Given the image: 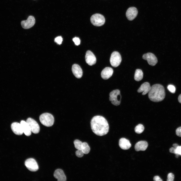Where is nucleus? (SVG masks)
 <instances>
[{"label": "nucleus", "instance_id": "1", "mask_svg": "<svg viewBox=\"0 0 181 181\" xmlns=\"http://www.w3.org/2000/svg\"><path fill=\"white\" fill-rule=\"evenodd\" d=\"M91 129L96 135L102 136L106 134L109 130L108 123L103 117L97 115L94 117L90 122Z\"/></svg>", "mask_w": 181, "mask_h": 181}, {"label": "nucleus", "instance_id": "2", "mask_svg": "<svg viewBox=\"0 0 181 181\" xmlns=\"http://www.w3.org/2000/svg\"><path fill=\"white\" fill-rule=\"evenodd\" d=\"M148 93L149 99L154 102L162 101L165 97L164 88L163 85L160 84H155L152 85Z\"/></svg>", "mask_w": 181, "mask_h": 181}, {"label": "nucleus", "instance_id": "3", "mask_svg": "<svg viewBox=\"0 0 181 181\" xmlns=\"http://www.w3.org/2000/svg\"><path fill=\"white\" fill-rule=\"evenodd\" d=\"M39 119L42 124L47 127L52 126L54 122L53 116L48 113H44L41 114L40 116Z\"/></svg>", "mask_w": 181, "mask_h": 181}, {"label": "nucleus", "instance_id": "4", "mask_svg": "<svg viewBox=\"0 0 181 181\" xmlns=\"http://www.w3.org/2000/svg\"><path fill=\"white\" fill-rule=\"evenodd\" d=\"M92 23L94 25L100 26L105 23V19L104 16L99 14H96L92 16L90 18Z\"/></svg>", "mask_w": 181, "mask_h": 181}, {"label": "nucleus", "instance_id": "5", "mask_svg": "<svg viewBox=\"0 0 181 181\" xmlns=\"http://www.w3.org/2000/svg\"><path fill=\"white\" fill-rule=\"evenodd\" d=\"M109 95V100L112 104L116 106L120 104L121 100L119 99V97H121L119 90L116 89L112 91L110 93Z\"/></svg>", "mask_w": 181, "mask_h": 181}, {"label": "nucleus", "instance_id": "6", "mask_svg": "<svg viewBox=\"0 0 181 181\" xmlns=\"http://www.w3.org/2000/svg\"><path fill=\"white\" fill-rule=\"evenodd\" d=\"M121 58L120 53L114 51L111 54L110 62L111 65L116 67L119 66L121 61Z\"/></svg>", "mask_w": 181, "mask_h": 181}, {"label": "nucleus", "instance_id": "7", "mask_svg": "<svg viewBox=\"0 0 181 181\" xmlns=\"http://www.w3.org/2000/svg\"><path fill=\"white\" fill-rule=\"evenodd\" d=\"M25 164L27 168L31 171H36L39 168L37 162L34 159L32 158L27 159L25 162Z\"/></svg>", "mask_w": 181, "mask_h": 181}, {"label": "nucleus", "instance_id": "8", "mask_svg": "<svg viewBox=\"0 0 181 181\" xmlns=\"http://www.w3.org/2000/svg\"><path fill=\"white\" fill-rule=\"evenodd\" d=\"M26 122L28 124L31 132L35 134L38 133L40 130V127L34 119L29 118Z\"/></svg>", "mask_w": 181, "mask_h": 181}, {"label": "nucleus", "instance_id": "9", "mask_svg": "<svg viewBox=\"0 0 181 181\" xmlns=\"http://www.w3.org/2000/svg\"><path fill=\"white\" fill-rule=\"evenodd\" d=\"M142 58L144 59L147 60L149 64L152 66L155 65L158 62L157 58L151 53H148L144 54Z\"/></svg>", "mask_w": 181, "mask_h": 181}, {"label": "nucleus", "instance_id": "10", "mask_svg": "<svg viewBox=\"0 0 181 181\" xmlns=\"http://www.w3.org/2000/svg\"><path fill=\"white\" fill-rule=\"evenodd\" d=\"M35 23L34 18L32 16H30L28 17L26 20L22 21L21 24L23 28L28 29L33 26Z\"/></svg>", "mask_w": 181, "mask_h": 181}, {"label": "nucleus", "instance_id": "11", "mask_svg": "<svg viewBox=\"0 0 181 181\" xmlns=\"http://www.w3.org/2000/svg\"><path fill=\"white\" fill-rule=\"evenodd\" d=\"M138 11L137 9L134 7L129 8L126 12V16L128 20L132 21L137 16Z\"/></svg>", "mask_w": 181, "mask_h": 181}, {"label": "nucleus", "instance_id": "12", "mask_svg": "<svg viewBox=\"0 0 181 181\" xmlns=\"http://www.w3.org/2000/svg\"><path fill=\"white\" fill-rule=\"evenodd\" d=\"M85 61L88 65L92 66L95 64L96 58L93 53L90 51H87L85 56Z\"/></svg>", "mask_w": 181, "mask_h": 181}, {"label": "nucleus", "instance_id": "13", "mask_svg": "<svg viewBox=\"0 0 181 181\" xmlns=\"http://www.w3.org/2000/svg\"><path fill=\"white\" fill-rule=\"evenodd\" d=\"M12 130L13 132L17 135H21L23 133L21 125L20 123L14 122L11 125Z\"/></svg>", "mask_w": 181, "mask_h": 181}, {"label": "nucleus", "instance_id": "14", "mask_svg": "<svg viewBox=\"0 0 181 181\" xmlns=\"http://www.w3.org/2000/svg\"><path fill=\"white\" fill-rule=\"evenodd\" d=\"M72 70L73 74L76 78H80L82 77L83 74L82 71L78 65L74 64L73 65Z\"/></svg>", "mask_w": 181, "mask_h": 181}, {"label": "nucleus", "instance_id": "15", "mask_svg": "<svg viewBox=\"0 0 181 181\" xmlns=\"http://www.w3.org/2000/svg\"><path fill=\"white\" fill-rule=\"evenodd\" d=\"M113 72V70L112 68L110 67H106L101 72V77L104 79H108L112 75Z\"/></svg>", "mask_w": 181, "mask_h": 181}, {"label": "nucleus", "instance_id": "16", "mask_svg": "<svg viewBox=\"0 0 181 181\" xmlns=\"http://www.w3.org/2000/svg\"><path fill=\"white\" fill-rule=\"evenodd\" d=\"M54 176L55 178L57 179L58 181H66V177L63 171L60 169L55 170Z\"/></svg>", "mask_w": 181, "mask_h": 181}, {"label": "nucleus", "instance_id": "17", "mask_svg": "<svg viewBox=\"0 0 181 181\" xmlns=\"http://www.w3.org/2000/svg\"><path fill=\"white\" fill-rule=\"evenodd\" d=\"M151 88V86L149 82H145L141 85L137 91L139 93L143 92L142 95H145L149 92Z\"/></svg>", "mask_w": 181, "mask_h": 181}, {"label": "nucleus", "instance_id": "18", "mask_svg": "<svg viewBox=\"0 0 181 181\" xmlns=\"http://www.w3.org/2000/svg\"><path fill=\"white\" fill-rule=\"evenodd\" d=\"M119 145L121 148L124 150H127L131 146L129 141L124 138H122L119 140Z\"/></svg>", "mask_w": 181, "mask_h": 181}, {"label": "nucleus", "instance_id": "19", "mask_svg": "<svg viewBox=\"0 0 181 181\" xmlns=\"http://www.w3.org/2000/svg\"><path fill=\"white\" fill-rule=\"evenodd\" d=\"M148 144L145 141H140L137 143L135 146V149L137 151H145L147 148Z\"/></svg>", "mask_w": 181, "mask_h": 181}, {"label": "nucleus", "instance_id": "20", "mask_svg": "<svg viewBox=\"0 0 181 181\" xmlns=\"http://www.w3.org/2000/svg\"><path fill=\"white\" fill-rule=\"evenodd\" d=\"M23 133L27 136H29L31 134V132L30 128L26 121L22 120L20 123Z\"/></svg>", "mask_w": 181, "mask_h": 181}, {"label": "nucleus", "instance_id": "21", "mask_svg": "<svg viewBox=\"0 0 181 181\" xmlns=\"http://www.w3.org/2000/svg\"><path fill=\"white\" fill-rule=\"evenodd\" d=\"M143 73L142 71L139 69H137L135 72L134 75V79L137 81H139L143 79Z\"/></svg>", "mask_w": 181, "mask_h": 181}, {"label": "nucleus", "instance_id": "22", "mask_svg": "<svg viewBox=\"0 0 181 181\" xmlns=\"http://www.w3.org/2000/svg\"><path fill=\"white\" fill-rule=\"evenodd\" d=\"M81 150L84 154H87L89 152L90 150V148L87 143L83 142Z\"/></svg>", "mask_w": 181, "mask_h": 181}, {"label": "nucleus", "instance_id": "23", "mask_svg": "<svg viewBox=\"0 0 181 181\" xmlns=\"http://www.w3.org/2000/svg\"><path fill=\"white\" fill-rule=\"evenodd\" d=\"M144 129V126L141 124H139L135 127L134 130L136 133L140 134L143 132Z\"/></svg>", "mask_w": 181, "mask_h": 181}, {"label": "nucleus", "instance_id": "24", "mask_svg": "<svg viewBox=\"0 0 181 181\" xmlns=\"http://www.w3.org/2000/svg\"><path fill=\"white\" fill-rule=\"evenodd\" d=\"M75 148L77 150H81L83 143L78 140H76L74 142Z\"/></svg>", "mask_w": 181, "mask_h": 181}, {"label": "nucleus", "instance_id": "25", "mask_svg": "<svg viewBox=\"0 0 181 181\" xmlns=\"http://www.w3.org/2000/svg\"><path fill=\"white\" fill-rule=\"evenodd\" d=\"M167 89L171 93H174L175 91V87L172 85H168L167 87Z\"/></svg>", "mask_w": 181, "mask_h": 181}, {"label": "nucleus", "instance_id": "26", "mask_svg": "<svg viewBox=\"0 0 181 181\" xmlns=\"http://www.w3.org/2000/svg\"><path fill=\"white\" fill-rule=\"evenodd\" d=\"M84 154L81 150H78L75 152L76 156L79 158L82 157L83 156Z\"/></svg>", "mask_w": 181, "mask_h": 181}, {"label": "nucleus", "instance_id": "27", "mask_svg": "<svg viewBox=\"0 0 181 181\" xmlns=\"http://www.w3.org/2000/svg\"><path fill=\"white\" fill-rule=\"evenodd\" d=\"M63 41V38L61 36H58L55 38L54 41L59 44L62 43Z\"/></svg>", "mask_w": 181, "mask_h": 181}, {"label": "nucleus", "instance_id": "28", "mask_svg": "<svg viewBox=\"0 0 181 181\" xmlns=\"http://www.w3.org/2000/svg\"><path fill=\"white\" fill-rule=\"evenodd\" d=\"M174 178V175L172 173H169L167 175V181H173Z\"/></svg>", "mask_w": 181, "mask_h": 181}, {"label": "nucleus", "instance_id": "29", "mask_svg": "<svg viewBox=\"0 0 181 181\" xmlns=\"http://www.w3.org/2000/svg\"><path fill=\"white\" fill-rule=\"evenodd\" d=\"M176 155H181V146H178L175 149V153Z\"/></svg>", "mask_w": 181, "mask_h": 181}, {"label": "nucleus", "instance_id": "30", "mask_svg": "<svg viewBox=\"0 0 181 181\" xmlns=\"http://www.w3.org/2000/svg\"><path fill=\"white\" fill-rule=\"evenodd\" d=\"M72 40L76 45L78 46L80 44V40L79 38L75 37Z\"/></svg>", "mask_w": 181, "mask_h": 181}, {"label": "nucleus", "instance_id": "31", "mask_svg": "<svg viewBox=\"0 0 181 181\" xmlns=\"http://www.w3.org/2000/svg\"><path fill=\"white\" fill-rule=\"evenodd\" d=\"M176 133L177 135L181 137V126L177 128L176 130Z\"/></svg>", "mask_w": 181, "mask_h": 181}, {"label": "nucleus", "instance_id": "32", "mask_svg": "<svg viewBox=\"0 0 181 181\" xmlns=\"http://www.w3.org/2000/svg\"><path fill=\"white\" fill-rule=\"evenodd\" d=\"M153 180L155 181H162V180L160 178V177L158 176H155L153 178Z\"/></svg>", "mask_w": 181, "mask_h": 181}, {"label": "nucleus", "instance_id": "33", "mask_svg": "<svg viewBox=\"0 0 181 181\" xmlns=\"http://www.w3.org/2000/svg\"><path fill=\"white\" fill-rule=\"evenodd\" d=\"M176 148L174 147H172L170 148L169 150L170 152L171 153H173L175 154V152Z\"/></svg>", "mask_w": 181, "mask_h": 181}, {"label": "nucleus", "instance_id": "34", "mask_svg": "<svg viewBox=\"0 0 181 181\" xmlns=\"http://www.w3.org/2000/svg\"><path fill=\"white\" fill-rule=\"evenodd\" d=\"M178 102L181 103V94H180L178 97Z\"/></svg>", "mask_w": 181, "mask_h": 181}, {"label": "nucleus", "instance_id": "35", "mask_svg": "<svg viewBox=\"0 0 181 181\" xmlns=\"http://www.w3.org/2000/svg\"><path fill=\"white\" fill-rule=\"evenodd\" d=\"M173 146L174 147L176 148L179 145L177 144H174L173 145Z\"/></svg>", "mask_w": 181, "mask_h": 181}]
</instances>
